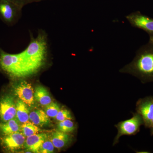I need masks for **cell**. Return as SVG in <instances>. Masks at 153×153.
<instances>
[{
    "label": "cell",
    "instance_id": "cell-8",
    "mask_svg": "<svg viewBox=\"0 0 153 153\" xmlns=\"http://www.w3.org/2000/svg\"><path fill=\"white\" fill-rule=\"evenodd\" d=\"M16 114V102L12 96L6 95L0 99V120L2 122L15 118Z\"/></svg>",
    "mask_w": 153,
    "mask_h": 153
},
{
    "label": "cell",
    "instance_id": "cell-20",
    "mask_svg": "<svg viewBox=\"0 0 153 153\" xmlns=\"http://www.w3.org/2000/svg\"><path fill=\"white\" fill-rule=\"evenodd\" d=\"M55 118L58 121L60 122L66 120H73V117L70 111L66 108L60 109Z\"/></svg>",
    "mask_w": 153,
    "mask_h": 153
},
{
    "label": "cell",
    "instance_id": "cell-17",
    "mask_svg": "<svg viewBox=\"0 0 153 153\" xmlns=\"http://www.w3.org/2000/svg\"><path fill=\"white\" fill-rule=\"evenodd\" d=\"M41 131V129L34 124L33 123L27 122L23 123L22 125V134L26 137H27L36 134H38Z\"/></svg>",
    "mask_w": 153,
    "mask_h": 153
},
{
    "label": "cell",
    "instance_id": "cell-15",
    "mask_svg": "<svg viewBox=\"0 0 153 153\" xmlns=\"http://www.w3.org/2000/svg\"><path fill=\"white\" fill-rule=\"evenodd\" d=\"M16 118L20 123L27 122L30 120V112L27 105L21 100L16 102Z\"/></svg>",
    "mask_w": 153,
    "mask_h": 153
},
{
    "label": "cell",
    "instance_id": "cell-12",
    "mask_svg": "<svg viewBox=\"0 0 153 153\" xmlns=\"http://www.w3.org/2000/svg\"><path fill=\"white\" fill-rule=\"evenodd\" d=\"M72 138L69 134L59 130L52 133L51 140L55 148L60 149L70 144L72 142Z\"/></svg>",
    "mask_w": 153,
    "mask_h": 153
},
{
    "label": "cell",
    "instance_id": "cell-9",
    "mask_svg": "<svg viewBox=\"0 0 153 153\" xmlns=\"http://www.w3.org/2000/svg\"><path fill=\"white\" fill-rule=\"evenodd\" d=\"M15 94L29 106H32L35 103L34 91L31 83L25 81H20L14 86Z\"/></svg>",
    "mask_w": 153,
    "mask_h": 153
},
{
    "label": "cell",
    "instance_id": "cell-5",
    "mask_svg": "<svg viewBox=\"0 0 153 153\" xmlns=\"http://www.w3.org/2000/svg\"><path fill=\"white\" fill-rule=\"evenodd\" d=\"M23 8L10 0H0V20L7 26H14L21 19Z\"/></svg>",
    "mask_w": 153,
    "mask_h": 153
},
{
    "label": "cell",
    "instance_id": "cell-21",
    "mask_svg": "<svg viewBox=\"0 0 153 153\" xmlns=\"http://www.w3.org/2000/svg\"><path fill=\"white\" fill-rule=\"evenodd\" d=\"M54 145L51 140H46L42 144L39 150V153H53L54 150Z\"/></svg>",
    "mask_w": 153,
    "mask_h": 153
},
{
    "label": "cell",
    "instance_id": "cell-23",
    "mask_svg": "<svg viewBox=\"0 0 153 153\" xmlns=\"http://www.w3.org/2000/svg\"><path fill=\"white\" fill-rule=\"evenodd\" d=\"M149 128L150 129V133L151 135H153V118L151 123L150 127Z\"/></svg>",
    "mask_w": 153,
    "mask_h": 153
},
{
    "label": "cell",
    "instance_id": "cell-6",
    "mask_svg": "<svg viewBox=\"0 0 153 153\" xmlns=\"http://www.w3.org/2000/svg\"><path fill=\"white\" fill-rule=\"evenodd\" d=\"M126 19L132 27L146 32L149 36L150 41H153V19L141 13L139 11L128 15Z\"/></svg>",
    "mask_w": 153,
    "mask_h": 153
},
{
    "label": "cell",
    "instance_id": "cell-22",
    "mask_svg": "<svg viewBox=\"0 0 153 153\" xmlns=\"http://www.w3.org/2000/svg\"><path fill=\"white\" fill-rule=\"evenodd\" d=\"M13 2L24 7V6L31 3L38 2L44 0H10Z\"/></svg>",
    "mask_w": 153,
    "mask_h": 153
},
{
    "label": "cell",
    "instance_id": "cell-16",
    "mask_svg": "<svg viewBox=\"0 0 153 153\" xmlns=\"http://www.w3.org/2000/svg\"><path fill=\"white\" fill-rule=\"evenodd\" d=\"M36 101L43 106H46L52 102V98L47 89L42 85H38L34 92Z\"/></svg>",
    "mask_w": 153,
    "mask_h": 153
},
{
    "label": "cell",
    "instance_id": "cell-1",
    "mask_svg": "<svg viewBox=\"0 0 153 153\" xmlns=\"http://www.w3.org/2000/svg\"><path fill=\"white\" fill-rule=\"evenodd\" d=\"M119 71L135 76L143 83L153 82V41L142 46L133 60Z\"/></svg>",
    "mask_w": 153,
    "mask_h": 153
},
{
    "label": "cell",
    "instance_id": "cell-11",
    "mask_svg": "<svg viewBox=\"0 0 153 153\" xmlns=\"http://www.w3.org/2000/svg\"><path fill=\"white\" fill-rule=\"evenodd\" d=\"M47 137L48 134L44 133L36 134L27 137L25 140V147L33 153H39L40 148Z\"/></svg>",
    "mask_w": 153,
    "mask_h": 153
},
{
    "label": "cell",
    "instance_id": "cell-3",
    "mask_svg": "<svg viewBox=\"0 0 153 153\" xmlns=\"http://www.w3.org/2000/svg\"><path fill=\"white\" fill-rule=\"evenodd\" d=\"M0 69L11 77L23 78L33 74L23 58L22 52L12 54L0 47Z\"/></svg>",
    "mask_w": 153,
    "mask_h": 153
},
{
    "label": "cell",
    "instance_id": "cell-10",
    "mask_svg": "<svg viewBox=\"0 0 153 153\" xmlns=\"http://www.w3.org/2000/svg\"><path fill=\"white\" fill-rule=\"evenodd\" d=\"M25 137L20 132L4 136L1 139L3 146L11 152L18 150L23 148L25 146Z\"/></svg>",
    "mask_w": 153,
    "mask_h": 153
},
{
    "label": "cell",
    "instance_id": "cell-4",
    "mask_svg": "<svg viewBox=\"0 0 153 153\" xmlns=\"http://www.w3.org/2000/svg\"><path fill=\"white\" fill-rule=\"evenodd\" d=\"M143 125L142 118L137 113H133L131 118L120 122L115 125L117 129V134L114 138L113 146H115L123 136H132L137 134L140 131L141 126Z\"/></svg>",
    "mask_w": 153,
    "mask_h": 153
},
{
    "label": "cell",
    "instance_id": "cell-14",
    "mask_svg": "<svg viewBox=\"0 0 153 153\" xmlns=\"http://www.w3.org/2000/svg\"><path fill=\"white\" fill-rule=\"evenodd\" d=\"M30 120L36 126H44L51 123L50 118L45 111L41 109H36L30 113Z\"/></svg>",
    "mask_w": 153,
    "mask_h": 153
},
{
    "label": "cell",
    "instance_id": "cell-19",
    "mask_svg": "<svg viewBox=\"0 0 153 153\" xmlns=\"http://www.w3.org/2000/svg\"><path fill=\"white\" fill-rule=\"evenodd\" d=\"M60 110V107L58 104L52 102L46 106L45 111L49 117L55 118Z\"/></svg>",
    "mask_w": 153,
    "mask_h": 153
},
{
    "label": "cell",
    "instance_id": "cell-13",
    "mask_svg": "<svg viewBox=\"0 0 153 153\" xmlns=\"http://www.w3.org/2000/svg\"><path fill=\"white\" fill-rule=\"evenodd\" d=\"M16 119H13L6 122H0V133L4 136L22 131V125Z\"/></svg>",
    "mask_w": 153,
    "mask_h": 153
},
{
    "label": "cell",
    "instance_id": "cell-2",
    "mask_svg": "<svg viewBox=\"0 0 153 153\" xmlns=\"http://www.w3.org/2000/svg\"><path fill=\"white\" fill-rule=\"evenodd\" d=\"M38 37L31 38L29 46L22 52L23 58L32 74L44 66L48 54L47 35L43 30L38 31Z\"/></svg>",
    "mask_w": 153,
    "mask_h": 153
},
{
    "label": "cell",
    "instance_id": "cell-18",
    "mask_svg": "<svg viewBox=\"0 0 153 153\" xmlns=\"http://www.w3.org/2000/svg\"><path fill=\"white\" fill-rule=\"evenodd\" d=\"M58 130L66 133H71L75 131L76 126L72 120H66L59 122L57 125Z\"/></svg>",
    "mask_w": 153,
    "mask_h": 153
},
{
    "label": "cell",
    "instance_id": "cell-7",
    "mask_svg": "<svg viewBox=\"0 0 153 153\" xmlns=\"http://www.w3.org/2000/svg\"><path fill=\"white\" fill-rule=\"evenodd\" d=\"M136 110L142 118L145 127L149 128L153 118V97L139 99L136 104Z\"/></svg>",
    "mask_w": 153,
    "mask_h": 153
}]
</instances>
